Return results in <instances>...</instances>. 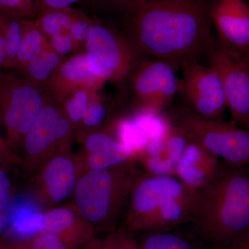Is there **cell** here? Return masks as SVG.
<instances>
[{"mask_svg":"<svg viewBox=\"0 0 249 249\" xmlns=\"http://www.w3.org/2000/svg\"><path fill=\"white\" fill-rule=\"evenodd\" d=\"M6 62V45L3 36L0 32V69L5 68Z\"/></svg>","mask_w":249,"mask_h":249,"instance_id":"obj_36","label":"cell"},{"mask_svg":"<svg viewBox=\"0 0 249 249\" xmlns=\"http://www.w3.org/2000/svg\"><path fill=\"white\" fill-rule=\"evenodd\" d=\"M12 249H67L61 240L53 236L37 234L8 245Z\"/></svg>","mask_w":249,"mask_h":249,"instance_id":"obj_29","label":"cell"},{"mask_svg":"<svg viewBox=\"0 0 249 249\" xmlns=\"http://www.w3.org/2000/svg\"><path fill=\"white\" fill-rule=\"evenodd\" d=\"M0 152H3L5 155L12 157V158L15 159V160H18L19 163H20V157H19L17 154L15 153V152L10 148L6 140L1 137V134H0Z\"/></svg>","mask_w":249,"mask_h":249,"instance_id":"obj_35","label":"cell"},{"mask_svg":"<svg viewBox=\"0 0 249 249\" xmlns=\"http://www.w3.org/2000/svg\"><path fill=\"white\" fill-rule=\"evenodd\" d=\"M132 75L133 108L136 114H158L178 92L175 70L163 60H150L137 65Z\"/></svg>","mask_w":249,"mask_h":249,"instance_id":"obj_11","label":"cell"},{"mask_svg":"<svg viewBox=\"0 0 249 249\" xmlns=\"http://www.w3.org/2000/svg\"><path fill=\"white\" fill-rule=\"evenodd\" d=\"M181 68L183 80L178 89L193 112L206 119L221 120L227 107L222 83L215 70L198 60L187 62Z\"/></svg>","mask_w":249,"mask_h":249,"instance_id":"obj_12","label":"cell"},{"mask_svg":"<svg viewBox=\"0 0 249 249\" xmlns=\"http://www.w3.org/2000/svg\"><path fill=\"white\" fill-rule=\"evenodd\" d=\"M73 137L76 129L60 103L48 91L45 105L23 142L20 163L35 172L59 152L71 146Z\"/></svg>","mask_w":249,"mask_h":249,"instance_id":"obj_6","label":"cell"},{"mask_svg":"<svg viewBox=\"0 0 249 249\" xmlns=\"http://www.w3.org/2000/svg\"><path fill=\"white\" fill-rule=\"evenodd\" d=\"M37 12L44 9H62L71 8L80 0H36Z\"/></svg>","mask_w":249,"mask_h":249,"instance_id":"obj_33","label":"cell"},{"mask_svg":"<svg viewBox=\"0 0 249 249\" xmlns=\"http://www.w3.org/2000/svg\"><path fill=\"white\" fill-rule=\"evenodd\" d=\"M9 223L7 215L6 213L0 211V235L4 231Z\"/></svg>","mask_w":249,"mask_h":249,"instance_id":"obj_38","label":"cell"},{"mask_svg":"<svg viewBox=\"0 0 249 249\" xmlns=\"http://www.w3.org/2000/svg\"><path fill=\"white\" fill-rule=\"evenodd\" d=\"M105 83L90 71L84 53H73L63 60L46 89L55 101L61 103L78 90L88 88L101 90Z\"/></svg>","mask_w":249,"mask_h":249,"instance_id":"obj_16","label":"cell"},{"mask_svg":"<svg viewBox=\"0 0 249 249\" xmlns=\"http://www.w3.org/2000/svg\"><path fill=\"white\" fill-rule=\"evenodd\" d=\"M81 249H141L131 232L124 228L114 229L103 237L95 236Z\"/></svg>","mask_w":249,"mask_h":249,"instance_id":"obj_25","label":"cell"},{"mask_svg":"<svg viewBox=\"0 0 249 249\" xmlns=\"http://www.w3.org/2000/svg\"><path fill=\"white\" fill-rule=\"evenodd\" d=\"M136 162L132 160L114 168L86 170L80 177L73 203L96 234L115 229L139 172Z\"/></svg>","mask_w":249,"mask_h":249,"instance_id":"obj_3","label":"cell"},{"mask_svg":"<svg viewBox=\"0 0 249 249\" xmlns=\"http://www.w3.org/2000/svg\"><path fill=\"white\" fill-rule=\"evenodd\" d=\"M211 17L221 42L239 53L247 47L249 42V6L245 0L213 1Z\"/></svg>","mask_w":249,"mask_h":249,"instance_id":"obj_15","label":"cell"},{"mask_svg":"<svg viewBox=\"0 0 249 249\" xmlns=\"http://www.w3.org/2000/svg\"><path fill=\"white\" fill-rule=\"evenodd\" d=\"M27 18L0 13V32L6 45L5 68L13 69L22 39L24 22Z\"/></svg>","mask_w":249,"mask_h":249,"instance_id":"obj_20","label":"cell"},{"mask_svg":"<svg viewBox=\"0 0 249 249\" xmlns=\"http://www.w3.org/2000/svg\"><path fill=\"white\" fill-rule=\"evenodd\" d=\"M49 46L59 55L67 58L75 53L74 46L70 35V32L56 34L47 39Z\"/></svg>","mask_w":249,"mask_h":249,"instance_id":"obj_31","label":"cell"},{"mask_svg":"<svg viewBox=\"0 0 249 249\" xmlns=\"http://www.w3.org/2000/svg\"><path fill=\"white\" fill-rule=\"evenodd\" d=\"M222 249H249V230Z\"/></svg>","mask_w":249,"mask_h":249,"instance_id":"obj_34","label":"cell"},{"mask_svg":"<svg viewBox=\"0 0 249 249\" xmlns=\"http://www.w3.org/2000/svg\"><path fill=\"white\" fill-rule=\"evenodd\" d=\"M139 247L141 249H196L188 239L172 230L149 232Z\"/></svg>","mask_w":249,"mask_h":249,"instance_id":"obj_24","label":"cell"},{"mask_svg":"<svg viewBox=\"0 0 249 249\" xmlns=\"http://www.w3.org/2000/svg\"><path fill=\"white\" fill-rule=\"evenodd\" d=\"M191 222L214 249L227 247L249 230V166L224 162L212 181L195 190Z\"/></svg>","mask_w":249,"mask_h":249,"instance_id":"obj_2","label":"cell"},{"mask_svg":"<svg viewBox=\"0 0 249 249\" xmlns=\"http://www.w3.org/2000/svg\"><path fill=\"white\" fill-rule=\"evenodd\" d=\"M219 158L190 139L175 176L188 188L197 190L212 181L222 170Z\"/></svg>","mask_w":249,"mask_h":249,"instance_id":"obj_17","label":"cell"},{"mask_svg":"<svg viewBox=\"0 0 249 249\" xmlns=\"http://www.w3.org/2000/svg\"><path fill=\"white\" fill-rule=\"evenodd\" d=\"M248 130L249 131V128L248 129Z\"/></svg>","mask_w":249,"mask_h":249,"instance_id":"obj_43","label":"cell"},{"mask_svg":"<svg viewBox=\"0 0 249 249\" xmlns=\"http://www.w3.org/2000/svg\"><path fill=\"white\" fill-rule=\"evenodd\" d=\"M244 62H245L246 66H247V69H248L249 71V59H246V60H244Z\"/></svg>","mask_w":249,"mask_h":249,"instance_id":"obj_40","label":"cell"},{"mask_svg":"<svg viewBox=\"0 0 249 249\" xmlns=\"http://www.w3.org/2000/svg\"><path fill=\"white\" fill-rule=\"evenodd\" d=\"M38 234L57 237L67 249H81L96 235L73 203L42 212Z\"/></svg>","mask_w":249,"mask_h":249,"instance_id":"obj_14","label":"cell"},{"mask_svg":"<svg viewBox=\"0 0 249 249\" xmlns=\"http://www.w3.org/2000/svg\"><path fill=\"white\" fill-rule=\"evenodd\" d=\"M19 163L18 160H15L9 156L5 155L3 152H0V166L1 165L14 164Z\"/></svg>","mask_w":249,"mask_h":249,"instance_id":"obj_37","label":"cell"},{"mask_svg":"<svg viewBox=\"0 0 249 249\" xmlns=\"http://www.w3.org/2000/svg\"><path fill=\"white\" fill-rule=\"evenodd\" d=\"M1 73H1V69H0V76H1Z\"/></svg>","mask_w":249,"mask_h":249,"instance_id":"obj_42","label":"cell"},{"mask_svg":"<svg viewBox=\"0 0 249 249\" xmlns=\"http://www.w3.org/2000/svg\"><path fill=\"white\" fill-rule=\"evenodd\" d=\"M35 172L31 183L33 196L37 204L49 210L73 197L85 169L79 155L69 146L47 160Z\"/></svg>","mask_w":249,"mask_h":249,"instance_id":"obj_9","label":"cell"},{"mask_svg":"<svg viewBox=\"0 0 249 249\" xmlns=\"http://www.w3.org/2000/svg\"><path fill=\"white\" fill-rule=\"evenodd\" d=\"M92 19L80 10H75L70 27V35L74 46L75 53H84Z\"/></svg>","mask_w":249,"mask_h":249,"instance_id":"obj_27","label":"cell"},{"mask_svg":"<svg viewBox=\"0 0 249 249\" xmlns=\"http://www.w3.org/2000/svg\"><path fill=\"white\" fill-rule=\"evenodd\" d=\"M178 125L191 140L228 164L249 166V131L235 122L212 120L193 111L181 115Z\"/></svg>","mask_w":249,"mask_h":249,"instance_id":"obj_7","label":"cell"},{"mask_svg":"<svg viewBox=\"0 0 249 249\" xmlns=\"http://www.w3.org/2000/svg\"><path fill=\"white\" fill-rule=\"evenodd\" d=\"M222 83L227 107L234 122L249 128V71L240 53L220 40L206 55Z\"/></svg>","mask_w":249,"mask_h":249,"instance_id":"obj_10","label":"cell"},{"mask_svg":"<svg viewBox=\"0 0 249 249\" xmlns=\"http://www.w3.org/2000/svg\"><path fill=\"white\" fill-rule=\"evenodd\" d=\"M239 53H240L241 57H242V58L244 59V60H246V59H249V42L247 47H246L245 48Z\"/></svg>","mask_w":249,"mask_h":249,"instance_id":"obj_39","label":"cell"},{"mask_svg":"<svg viewBox=\"0 0 249 249\" xmlns=\"http://www.w3.org/2000/svg\"><path fill=\"white\" fill-rule=\"evenodd\" d=\"M75 10L72 8L40 10L35 19L36 26L47 39L56 34L69 32Z\"/></svg>","mask_w":249,"mask_h":249,"instance_id":"obj_22","label":"cell"},{"mask_svg":"<svg viewBox=\"0 0 249 249\" xmlns=\"http://www.w3.org/2000/svg\"><path fill=\"white\" fill-rule=\"evenodd\" d=\"M211 0H155L115 18L118 28L141 54L175 70L206 56L214 40Z\"/></svg>","mask_w":249,"mask_h":249,"instance_id":"obj_1","label":"cell"},{"mask_svg":"<svg viewBox=\"0 0 249 249\" xmlns=\"http://www.w3.org/2000/svg\"><path fill=\"white\" fill-rule=\"evenodd\" d=\"M99 91L100 90L93 88H84L73 93L60 103L65 115L76 129V134L80 128L90 98Z\"/></svg>","mask_w":249,"mask_h":249,"instance_id":"obj_26","label":"cell"},{"mask_svg":"<svg viewBox=\"0 0 249 249\" xmlns=\"http://www.w3.org/2000/svg\"><path fill=\"white\" fill-rule=\"evenodd\" d=\"M0 166V211L6 213L12 202L13 188L11 180L3 168Z\"/></svg>","mask_w":249,"mask_h":249,"instance_id":"obj_32","label":"cell"},{"mask_svg":"<svg viewBox=\"0 0 249 249\" xmlns=\"http://www.w3.org/2000/svg\"><path fill=\"white\" fill-rule=\"evenodd\" d=\"M189 142V137L178 124L170 125L164 134L147 142L137 155V160L147 173L175 176Z\"/></svg>","mask_w":249,"mask_h":249,"instance_id":"obj_13","label":"cell"},{"mask_svg":"<svg viewBox=\"0 0 249 249\" xmlns=\"http://www.w3.org/2000/svg\"><path fill=\"white\" fill-rule=\"evenodd\" d=\"M65 58L49 47L31 59L20 75L31 83L46 88L49 80Z\"/></svg>","mask_w":249,"mask_h":249,"instance_id":"obj_18","label":"cell"},{"mask_svg":"<svg viewBox=\"0 0 249 249\" xmlns=\"http://www.w3.org/2000/svg\"><path fill=\"white\" fill-rule=\"evenodd\" d=\"M79 156L83 162L85 171L107 169L124 164L129 160H136L122 142L102 151L88 155Z\"/></svg>","mask_w":249,"mask_h":249,"instance_id":"obj_21","label":"cell"},{"mask_svg":"<svg viewBox=\"0 0 249 249\" xmlns=\"http://www.w3.org/2000/svg\"><path fill=\"white\" fill-rule=\"evenodd\" d=\"M108 110L105 99L99 92L94 93L90 98L83 114L81 124L76 137L81 142L88 134L105 128L107 120Z\"/></svg>","mask_w":249,"mask_h":249,"instance_id":"obj_23","label":"cell"},{"mask_svg":"<svg viewBox=\"0 0 249 249\" xmlns=\"http://www.w3.org/2000/svg\"><path fill=\"white\" fill-rule=\"evenodd\" d=\"M49 47L47 37L36 26L35 19L27 18L24 22L19 52L13 70L20 74L31 59Z\"/></svg>","mask_w":249,"mask_h":249,"instance_id":"obj_19","label":"cell"},{"mask_svg":"<svg viewBox=\"0 0 249 249\" xmlns=\"http://www.w3.org/2000/svg\"><path fill=\"white\" fill-rule=\"evenodd\" d=\"M0 249H12L9 245L5 246V247H0Z\"/></svg>","mask_w":249,"mask_h":249,"instance_id":"obj_41","label":"cell"},{"mask_svg":"<svg viewBox=\"0 0 249 249\" xmlns=\"http://www.w3.org/2000/svg\"><path fill=\"white\" fill-rule=\"evenodd\" d=\"M0 13L24 18L37 14L36 0H0Z\"/></svg>","mask_w":249,"mask_h":249,"instance_id":"obj_30","label":"cell"},{"mask_svg":"<svg viewBox=\"0 0 249 249\" xmlns=\"http://www.w3.org/2000/svg\"><path fill=\"white\" fill-rule=\"evenodd\" d=\"M48 91L24 77L0 76V113L5 140L16 153L45 105Z\"/></svg>","mask_w":249,"mask_h":249,"instance_id":"obj_5","label":"cell"},{"mask_svg":"<svg viewBox=\"0 0 249 249\" xmlns=\"http://www.w3.org/2000/svg\"><path fill=\"white\" fill-rule=\"evenodd\" d=\"M191 190L177 177L139 171L129 193L124 229L131 232L146 231L149 223L159 211Z\"/></svg>","mask_w":249,"mask_h":249,"instance_id":"obj_8","label":"cell"},{"mask_svg":"<svg viewBox=\"0 0 249 249\" xmlns=\"http://www.w3.org/2000/svg\"><path fill=\"white\" fill-rule=\"evenodd\" d=\"M87 65L104 81H122L137 66L140 53L118 28L92 19L85 49Z\"/></svg>","mask_w":249,"mask_h":249,"instance_id":"obj_4","label":"cell"},{"mask_svg":"<svg viewBox=\"0 0 249 249\" xmlns=\"http://www.w3.org/2000/svg\"><path fill=\"white\" fill-rule=\"evenodd\" d=\"M155 0H90L98 12L115 19L136 6Z\"/></svg>","mask_w":249,"mask_h":249,"instance_id":"obj_28","label":"cell"}]
</instances>
